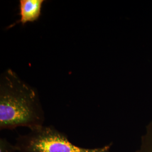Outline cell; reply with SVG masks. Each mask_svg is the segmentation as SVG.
Listing matches in <instances>:
<instances>
[{"label": "cell", "instance_id": "6da1fadb", "mask_svg": "<svg viewBox=\"0 0 152 152\" xmlns=\"http://www.w3.org/2000/svg\"><path fill=\"white\" fill-rule=\"evenodd\" d=\"M45 115L38 93L12 70L6 71L0 82V129L44 126Z\"/></svg>", "mask_w": 152, "mask_h": 152}, {"label": "cell", "instance_id": "7a4b0ae2", "mask_svg": "<svg viewBox=\"0 0 152 152\" xmlns=\"http://www.w3.org/2000/svg\"><path fill=\"white\" fill-rule=\"evenodd\" d=\"M18 152H110L111 145L95 148L78 147L53 126H42L16 139Z\"/></svg>", "mask_w": 152, "mask_h": 152}, {"label": "cell", "instance_id": "3957f363", "mask_svg": "<svg viewBox=\"0 0 152 152\" xmlns=\"http://www.w3.org/2000/svg\"><path fill=\"white\" fill-rule=\"evenodd\" d=\"M44 0H20L19 15L20 18L18 23L24 24L28 22H34L39 19Z\"/></svg>", "mask_w": 152, "mask_h": 152}, {"label": "cell", "instance_id": "277c9868", "mask_svg": "<svg viewBox=\"0 0 152 152\" xmlns=\"http://www.w3.org/2000/svg\"><path fill=\"white\" fill-rule=\"evenodd\" d=\"M18 152L15 144H12L5 138L0 139V152Z\"/></svg>", "mask_w": 152, "mask_h": 152}, {"label": "cell", "instance_id": "5b68a950", "mask_svg": "<svg viewBox=\"0 0 152 152\" xmlns=\"http://www.w3.org/2000/svg\"><path fill=\"white\" fill-rule=\"evenodd\" d=\"M145 152H152V133L147 142Z\"/></svg>", "mask_w": 152, "mask_h": 152}]
</instances>
